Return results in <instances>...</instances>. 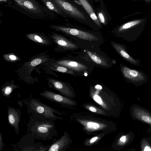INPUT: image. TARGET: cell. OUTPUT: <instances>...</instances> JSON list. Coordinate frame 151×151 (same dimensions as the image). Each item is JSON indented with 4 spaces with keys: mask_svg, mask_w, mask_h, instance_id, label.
Listing matches in <instances>:
<instances>
[{
    "mask_svg": "<svg viewBox=\"0 0 151 151\" xmlns=\"http://www.w3.org/2000/svg\"><path fill=\"white\" fill-rule=\"evenodd\" d=\"M111 44L118 53L125 60L134 65H140V60L138 59H135L130 55L127 52V48L124 45L114 42H111Z\"/></svg>",
    "mask_w": 151,
    "mask_h": 151,
    "instance_id": "9",
    "label": "cell"
},
{
    "mask_svg": "<svg viewBox=\"0 0 151 151\" xmlns=\"http://www.w3.org/2000/svg\"><path fill=\"white\" fill-rule=\"evenodd\" d=\"M93 99L98 104L105 107L106 106L103 102L101 98L99 95L95 94L93 96Z\"/></svg>",
    "mask_w": 151,
    "mask_h": 151,
    "instance_id": "25",
    "label": "cell"
},
{
    "mask_svg": "<svg viewBox=\"0 0 151 151\" xmlns=\"http://www.w3.org/2000/svg\"><path fill=\"white\" fill-rule=\"evenodd\" d=\"M143 20L139 19L133 20L127 22L120 26L117 30L118 33H121L129 28L138 25Z\"/></svg>",
    "mask_w": 151,
    "mask_h": 151,
    "instance_id": "21",
    "label": "cell"
},
{
    "mask_svg": "<svg viewBox=\"0 0 151 151\" xmlns=\"http://www.w3.org/2000/svg\"><path fill=\"white\" fill-rule=\"evenodd\" d=\"M63 12L77 19L86 20L83 14L77 8L66 0H52Z\"/></svg>",
    "mask_w": 151,
    "mask_h": 151,
    "instance_id": "7",
    "label": "cell"
},
{
    "mask_svg": "<svg viewBox=\"0 0 151 151\" xmlns=\"http://www.w3.org/2000/svg\"><path fill=\"white\" fill-rule=\"evenodd\" d=\"M3 59L9 62H14L20 60L21 59L14 53H13L4 54L3 55Z\"/></svg>",
    "mask_w": 151,
    "mask_h": 151,
    "instance_id": "23",
    "label": "cell"
},
{
    "mask_svg": "<svg viewBox=\"0 0 151 151\" xmlns=\"http://www.w3.org/2000/svg\"><path fill=\"white\" fill-rule=\"evenodd\" d=\"M127 137L125 135L122 136L119 139V143L120 144H124L127 141Z\"/></svg>",
    "mask_w": 151,
    "mask_h": 151,
    "instance_id": "28",
    "label": "cell"
},
{
    "mask_svg": "<svg viewBox=\"0 0 151 151\" xmlns=\"http://www.w3.org/2000/svg\"><path fill=\"white\" fill-rule=\"evenodd\" d=\"M23 101L27 107L29 113L35 117L53 121L61 119L56 115H61L58 111L42 103L38 99L31 98Z\"/></svg>",
    "mask_w": 151,
    "mask_h": 151,
    "instance_id": "2",
    "label": "cell"
},
{
    "mask_svg": "<svg viewBox=\"0 0 151 151\" xmlns=\"http://www.w3.org/2000/svg\"><path fill=\"white\" fill-rule=\"evenodd\" d=\"M20 87L19 86L15 85L14 81L7 82L1 87L2 95L6 97H10L12 92L15 89Z\"/></svg>",
    "mask_w": 151,
    "mask_h": 151,
    "instance_id": "18",
    "label": "cell"
},
{
    "mask_svg": "<svg viewBox=\"0 0 151 151\" xmlns=\"http://www.w3.org/2000/svg\"><path fill=\"white\" fill-rule=\"evenodd\" d=\"M48 81V85L50 87L60 92L66 96L70 95L71 91L69 88L64 82L54 78H47Z\"/></svg>",
    "mask_w": 151,
    "mask_h": 151,
    "instance_id": "12",
    "label": "cell"
},
{
    "mask_svg": "<svg viewBox=\"0 0 151 151\" xmlns=\"http://www.w3.org/2000/svg\"><path fill=\"white\" fill-rule=\"evenodd\" d=\"M86 125L87 129L92 130L99 129L103 127L102 125L99 123L91 122H87Z\"/></svg>",
    "mask_w": 151,
    "mask_h": 151,
    "instance_id": "24",
    "label": "cell"
},
{
    "mask_svg": "<svg viewBox=\"0 0 151 151\" xmlns=\"http://www.w3.org/2000/svg\"><path fill=\"white\" fill-rule=\"evenodd\" d=\"M51 65L50 68L53 70L71 75L74 74L73 70L65 67L58 64L55 63H52Z\"/></svg>",
    "mask_w": 151,
    "mask_h": 151,
    "instance_id": "22",
    "label": "cell"
},
{
    "mask_svg": "<svg viewBox=\"0 0 151 151\" xmlns=\"http://www.w3.org/2000/svg\"><path fill=\"white\" fill-rule=\"evenodd\" d=\"M57 64L73 70L78 72L87 70V67L82 63L69 60H63L56 61Z\"/></svg>",
    "mask_w": 151,
    "mask_h": 151,
    "instance_id": "13",
    "label": "cell"
},
{
    "mask_svg": "<svg viewBox=\"0 0 151 151\" xmlns=\"http://www.w3.org/2000/svg\"><path fill=\"white\" fill-rule=\"evenodd\" d=\"M98 139V137H95L93 138H92V139H91L90 141V142L91 143H92L95 142L96 140Z\"/></svg>",
    "mask_w": 151,
    "mask_h": 151,
    "instance_id": "31",
    "label": "cell"
},
{
    "mask_svg": "<svg viewBox=\"0 0 151 151\" xmlns=\"http://www.w3.org/2000/svg\"><path fill=\"white\" fill-rule=\"evenodd\" d=\"M86 51L90 58L96 64L105 67L109 66L107 60L104 58L94 52L87 50Z\"/></svg>",
    "mask_w": 151,
    "mask_h": 151,
    "instance_id": "19",
    "label": "cell"
},
{
    "mask_svg": "<svg viewBox=\"0 0 151 151\" xmlns=\"http://www.w3.org/2000/svg\"><path fill=\"white\" fill-rule=\"evenodd\" d=\"M54 42L59 46L67 50L76 49L77 46L59 34L52 32L50 35Z\"/></svg>",
    "mask_w": 151,
    "mask_h": 151,
    "instance_id": "11",
    "label": "cell"
},
{
    "mask_svg": "<svg viewBox=\"0 0 151 151\" xmlns=\"http://www.w3.org/2000/svg\"><path fill=\"white\" fill-rule=\"evenodd\" d=\"M26 37L30 40L37 43L45 45L51 44L50 39L44 35L38 33H32L27 34Z\"/></svg>",
    "mask_w": 151,
    "mask_h": 151,
    "instance_id": "14",
    "label": "cell"
},
{
    "mask_svg": "<svg viewBox=\"0 0 151 151\" xmlns=\"http://www.w3.org/2000/svg\"><path fill=\"white\" fill-rule=\"evenodd\" d=\"M95 1H98V0H95Z\"/></svg>",
    "mask_w": 151,
    "mask_h": 151,
    "instance_id": "35",
    "label": "cell"
},
{
    "mask_svg": "<svg viewBox=\"0 0 151 151\" xmlns=\"http://www.w3.org/2000/svg\"><path fill=\"white\" fill-rule=\"evenodd\" d=\"M48 59V56L47 55H40L32 58L25 63L22 67V71L23 72L22 74H23L24 76L25 77L24 80V81L27 83L30 84L29 77H30L31 80L32 79L30 77L32 70L36 66L46 62ZM32 82L33 83L32 81Z\"/></svg>",
    "mask_w": 151,
    "mask_h": 151,
    "instance_id": "6",
    "label": "cell"
},
{
    "mask_svg": "<svg viewBox=\"0 0 151 151\" xmlns=\"http://www.w3.org/2000/svg\"><path fill=\"white\" fill-rule=\"evenodd\" d=\"M1 2H7L8 1V0H0Z\"/></svg>",
    "mask_w": 151,
    "mask_h": 151,
    "instance_id": "34",
    "label": "cell"
},
{
    "mask_svg": "<svg viewBox=\"0 0 151 151\" xmlns=\"http://www.w3.org/2000/svg\"><path fill=\"white\" fill-rule=\"evenodd\" d=\"M89 110L91 111L95 112L96 111V109L94 107L91 106L89 108Z\"/></svg>",
    "mask_w": 151,
    "mask_h": 151,
    "instance_id": "30",
    "label": "cell"
},
{
    "mask_svg": "<svg viewBox=\"0 0 151 151\" xmlns=\"http://www.w3.org/2000/svg\"><path fill=\"white\" fill-rule=\"evenodd\" d=\"M74 1L75 2V3H76L78 5H81V3L79 0H75Z\"/></svg>",
    "mask_w": 151,
    "mask_h": 151,
    "instance_id": "32",
    "label": "cell"
},
{
    "mask_svg": "<svg viewBox=\"0 0 151 151\" xmlns=\"http://www.w3.org/2000/svg\"><path fill=\"white\" fill-rule=\"evenodd\" d=\"M96 88H98L100 89L102 88L101 86L99 85H97L96 87Z\"/></svg>",
    "mask_w": 151,
    "mask_h": 151,
    "instance_id": "33",
    "label": "cell"
},
{
    "mask_svg": "<svg viewBox=\"0 0 151 151\" xmlns=\"http://www.w3.org/2000/svg\"><path fill=\"white\" fill-rule=\"evenodd\" d=\"M81 3V5L89 15L90 17L94 22L99 26H101V23L99 20L97 16L87 0H79Z\"/></svg>",
    "mask_w": 151,
    "mask_h": 151,
    "instance_id": "17",
    "label": "cell"
},
{
    "mask_svg": "<svg viewBox=\"0 0 151 151\" xmlns=\"http://www.w3.org/2000/svg\"><path fill=\"white\" fill-rule=\"evenodd\" d=\"M142 149V151H151V147L148 145H144Z\"/></svg>",
    "mask_w": 151,
    "mask_h": 151,
    "instance_id": "29",
    "label": "cell"
},
{
    "mask_svg": "<svg viewBox=\"0 0 151 151\" xmlns=\"http://www.w3.org/2000/svg\"><path fill=\"white\" fill-rule=\"evenodd\" d=\"M5 145L3 142L1 132L0 133V151H2Z\"/></svg>",
    "mask_w": 151,
    "mask_h": 151,
    "instance_id": "27",
    "label": "cell"
},
{
    "mask_svg": "<svg viewBox=\"0 0 151 151\" xmlns=\"http://www.w3.org/2000/svg\"><path fill=\"white\" fill-rule=\"evenodd\" d=\"M68 142V139L65 135L61 137L60 139L54 141L47 151H61L63 150L64 148Z\"/></svg>",
    "mask_w": 151,
    "mask_h": 151,
    "instance_id": "15",
    "label": "cell"
},
{
    "mask_svg": "<svg viewBox=\"0 0 151 151\" xmlns=\"http://www.w3.org/2000/svg\"><path fill=\"white\" fill-rule=\"evenodd\" d=\"M29 120L27 124V131L35 139L42 140L52 139L57 135L53 121L29 116Z\"/></svg>",
    "mask_w": 151,
    "mask_h": 151,
    "instance_id": "1",
    "label": "cell"
},
{
    "mask_svg": "<svg viewBox=\"0 0 151 151\" xmlns=\"http://www.w3.org/2000/svg\"><path fill=\"white\" fill-rule=\"evenodd\" d=\"M98 19L101 23L105 25L106 23L105 18L103 13L101 12H99L97 14Z\"/></svg>",
    "mask_w": 151,
    "mask_h": 151,
    "instance_id": "26",
    "label": "cell"
},
{
    "mask_svg": "<svg viewBox=\"0 0 151 151\" xmlns=\"http://www.w3.org/2000/svg\"><path fill=\"white\" fill-rule=\"evenodd\" d=\"M8 123L14 127L17 134L19 133V124L20 121L22 112L20 109H15L10 106L7 109Z\"/></svg>",
    "mask_w": 151,
    "mask_h": 151,
    "instance_id": "8",
    "label": "cell"
},
{
    "mask_svg": "<svg viewBox=\"0 0 151 151\" xmlns=\"http://www.w3.org/2000/svg\"><path fill=\"white\" fill-rule=\"evenodd\" d=\"M50 28L57 31L74 36L82 39L97 41L98 38L93 34L78 29L56 25H51Z\"/></svg>",
    "mask_w": 151,
    "mask_h": 151,
    "instance_id": "5",
    "label": "cell"
},
{
    "mask_svg": "<svg viewBox=\"0 0 151 151\" xmlns=\"http://www.w3.org/2000/svg\"><path fill=\"white\" fill-rule=\"evenodd\" d=\"M22 9L34 16L44 17L43 9L35 0H12Z\"/></svg>",
    "mask_w": 151,
    "mask_h": 151,
    "instance_id": "4",
    "label": "cell"
},
{
    "mask_svg": "<svg viewBox=\"0 0 151 151\" xmlns=\"http://www.w3.org/2000/svg\"><path fill=\"white\" fill-rule=\"evenodd\" d=\"M133 114L137 119L148 124L151 126V115L146 111L135 107L133 109Z\"/></svg>",
    "mask_w": 151,
    "mask_h": 151,
    "instance_id": "16",
    "label": "cell"
},
{
    "mask_svg": "<svg viewBox=\"0 0 151 151\" xmlns=\"http://www.w3.org/2000/svg\"><path fill=\"white\" fill-rule=\"evenodd\" d=\"M39 94L42 97L52 102L61 104H73L72 101L70 99L52 91L45 90Z\"/></svg>",
    "mask_w": 151,
    "mask_h": 151,
    "instance_id": "10",
    "label": "cell"
},
{
    "mask_svg": "<svg viewBox=\"0 0 151 151\" xmlns=\"http://www.w3.org/2000/svg\"><path fill=\"white\" fill-rule=\"evenodd\" d=\"M120 67L124 78L132 83L142 84L147 82L148 80L147 75L142 70L132 69L121 64Z\"/></svg>",
    "mask_w": 151,
    "mask_h": 151,
    "instance_id": "3",
    "label": "cell"
},
{
    "mask_svg": "<svg viewBox=\"0 0 151 151\" xmlns=\"http://www.w3.org/2000/svg\"><path fill=\"white\" fill-rule=\"evenodd\" d=\"M50 10L59 14H63L62 11L52 0H40Z\"/></svg>",
    "mask_w": 151,
    "mask_h": 151,
    "instance_id": "20",
    "label": "cell"
}]
</instances>
